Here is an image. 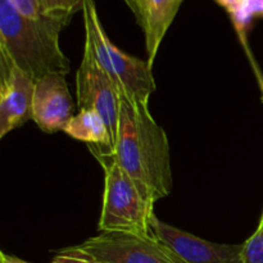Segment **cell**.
Returning <instances> with one entry per match:
<instances>
[{
	"label": "cell",
	"mask_w": 263,
	"mask_h": 263,
	"mask_svg": "<svg viewBox=\"0 0 263 263\" xmlns=\"http://www.w3.org/2000/svg\"><path fill=\"white\" fill-rule=\"evenodd\" d=\"M62 30L26 17L10 0H0V53L35 81L50 73H68L69 61L59 45Z\"/></svg>",
	"instance_id": "7a4b0ae2"
},
{
	"label": "cell",
	"mask_w": 263,
	"mask_h": 263,
	"mask_svg": "<svg viewBox=\"0 0 263 263\" xmlns=\"http://www.w3.org/2000/svg\"><path fill=\"white\" fill-rule=\"evenodd\" d=\"M51 263H94L82 254L77 253V252L72 251L71 248H64L57 252V256L54 257Z\"/></svg>",
	"instance_id": "9a60e30c"
},
{
	"label": "cell",
	"mask_w": 263,
	"mask_h": 263,
	"mask_svg": "<svg viewBox=\"0 0 263 263\" xmlns=\"http://www.w3.org/2000/svg\"><path fill=\"white\" fill-rule=\"evenodd\" d=\"M239 40L247 37V30L256 17H263V0H240L238 7L229 13Z\"/></svg>",
	"instance_id": "4fadbf2b"
},
{
	"label": "cell",
	"mask_w": 263,
	"mask_h": 263,
	"mask_svg": "<svg viewBox=\"0 0 263 263\" xmlns=\"http://www.w3.org/2000/svg\"><path fill=\"white\" fill-rule=\"evenodd\" d=\"M73 110L66 74L50 73L36 81L32 121L41 131L46 134L63 131L74 116Z\"/></svg>",
	"instance_id": "9c48e42d"
},
{
	"label": "cell",
	"mask_w": 263,
	"mask_h": 263,
	"mask_svg": "<svg viewBox=\"0 0 263 263\" xmlns=\"http://www.w3.org/2000/svg\"><path fill=\"white\" fill-rule=\"evenodd\" d=\"M215 2L217 3V4H220L222 8H225L229 13H231L236 7H238L240 0H215Z\"/></svg>",
	"instance_id": "ac0fdd59"
},
{
	"label": "cell",
	"mask_w": 263,
	"mask_h": 263,
	"mask_svg": "<svg viewBox=\"0 0 263 263\" xmlns=\"http://www.w3.org/2000/svg\"><path fill=\"white\" fill-rule=\"evenodd\" d=\"M69 248L94 263H186L153 231L151 234L102 231Z\"/></svg>",
	"instance_id": "5b68a950"
},
{
	"label": "cell",
	"mask_w": 263,
	"mask_h": 263,
	"mask_svg": "<svg viewBox=\"0 0 263 263\" xmlns=\"http://www.w3.org/2000/svg\"><path fill=\"white\" fill-rule=\"evenodd\" d=\"M258 228H259V229H262V230H263V210H262V213H261V218H259Z\"/></svg>",
	"instance_id": "ffe728a7"
},
{
	"label": "cell",
	"mask_w": 263,
	"mask_h": 263,
	"mask_svg": "<svg viewBox=\"0 0 263 263\" xmlns=\"http://www.w3.org/2000/svg\"><path fill=\"white\" fill-rule=\"evenodd\" d=\"M0 263H31L21 259L18 257L12 256V254H7L5 252H0Z\"/></svg>",
	"instance_id": "e0dca14e"
},
{
	"label": "cell",
	"mask_w": 263,
	"mask_h": 263,
	"mask_svg": "<svg viewBox=\"0 0 263 263\" xmlns=\"http://www.w3.org/2000/svg\"><path fill=\"white\" fill-rule=\"evenodd\" d=\"M63 133L74 140L86 143L95 157L112 154L113 141L109 130L102 116L94 110H80L67 123Z\"/></svg>",
	"instance_id": "8fae6325"
},
{
	"label": "cell",
	"mask_w": 263,
	"mask_h": 263,
	"mask_svg": "<svg viewBox=\"0 0 263 263\" xmlns=\"http://www.w3.org/2000/svg\"><path fill=\"white\" fill-rule=\"evenodd\" d=\"M243 263H263V230L257 226L256 231L243 243Z\"/></svg>",
	"instance_id": "5bb4252c"
},
{
	"label": "cell",
	"mask_w": 263,
	"mask_h": 263,
	"mask_svg": "<svg viewBox=\"0 0 263 263\" xmlns=\"http://www.w3.org/2000/svg\"><path fill=\"white\" fill-rule=\"evenodd\" d=\"M76 94L80 110H94L102 116L115 148L120 120V92L94 57L85 49L76 73Z\"/></svg>",
	"instance_id": "8992f818"
},
{
	"label": "cell",
	"mask_w": 263,
	"mask_h": 263,
	"mask_svg": "<svg viewBox=\"0 0 263 263\" xmlns=\"http://www.w3.org/2000/svg\"><path fill=\"white\" fill-rule=\"evenodd\" d=\"M125 2H126V4L128 5V3H130V0H125Z\"/></svg>",
	"instance_id": "44dd1931"
},
{
	"label": "cell",
	"mask_w": 263,
	"mask_h": 263,
	"mask_svg": "<svg viewBox=\"0 0 263 263\" xmlns=\"http://www.w3.org/2000/svg\"><path fill=\"white\" fill-rule=\"evenodd\" d=\"M97 159L104 170V193L98 230L151 234L154 205L146 202L112 157L99 156Z\"/></svg>",
	"instance_id": "277c9868"
},
{
	"label": "cell",
	"mask_w": 263,
	"mask_h": 263,
	"mask_svg": "<svg viewBox=\"0 0 263 263\" xmlns=\"http://www.w3.org/2000/svg\"><path fill=\"white\" fill-rule=\"evenodd\" d=\"M36 81L0 53V139L32 120Z\"/></svg>",
	"instance_id": "52a82bcc"
},
{
	"label": "cell",
	"mask_w": 263,
	"mask_h": 263,
	"mask_svg": "<svg viewBox=\"0 0 263 263\" xmlns=\"http://www.w3.org/2000/svg\"><path fill=\"white\" fill-rule=\"evenodd\" d=\"M151 229L157 238L174 249L186 263H243V244H218L152 217Z\"/></svg>",
	"instance_id": "ba28073f"
},
{
	"label": "cell",
	"mask_w": 263,
	"mask_h": 263,
	"mask_svg": "<svg viewBox=\"0 0 263 263\" xmlns=\"http://www.w3.org/2000/svg\"><path fill=\"white\" fill-rule=\"evenodd\" d=\"M82 15L85 25L84 49L94 57L100 68L112 80L120 97L149 103L151 95L156 90V80L148 61L125 53L110 41L98 14L95 0H84Z\"/></svg>",
	"instance_id": "3957f363"
},
{
	"label": "cell",
	"mask_w": 263,
	"mask_h": 263,
	"mask_svg": "<svg viewBox=\"0 0 263 263\" xmlns=\"http://www.w3.org/2000/svg\"><path fill=\"white\" fill-rule=\"evenodd\" d=\"M18 12L32 20L66 27L82 10L84 0H10Z\"/></svg>",
	"instance_id": "7c38bea8"
},
{
	"label": "cell",
	"mask_w": 263,
	"mask_h": 263,
	"mask_svg": "<svg viewBox=\"0 0 263 263\" xmlns=\"http://www.w3.org/2000/svg\"><path fill=\"white\" fill-rule=\"evenodd\" d=\"M184 0H140L134 15L143 30L148 63L153 68L159 46Z\"/></svg>",
	"instance_id": "30bf717a"
},
{
	"label": "cell",
	"mask_w": 263,
	"mask_h": 263,
	"mask_svg": "<svg viewBox=\"0 0 263 263\" xmlns=\"http://www.w3.org/2000/svg\"><path fill=\"white\" fill-rule=\"evenodd\" d=\"M139 2H140V0H130V3H128V8H130V9L134 12Z\"/></svg>",
	"instance_id": "d6986e66"
},
{
	"label": "cell",
	"mask_w": 263,
	"mask_h": 263,
	"mask_svg": "<svg viewBox=\"0 0 263 263\" xmlns=\"http://www.w3.org/2000/svg\"><path fill=\"white\" fill-rule=\"evenodd\" d=\"M113 159L152 205L168 197L172 170L167 134L149 110V103L121 97Z\"/></svg>",
	"instance_id": "6da1fadb"
},
{
	"label": "cell",
	"mask_w": 263,
	"mask_h": 263,
	"mask_svg": "<svg viewBox=\"0 0 263 263\" xmlns=\"http://www.w3.org/2000/svg\"><path fill=\"white\" fill-rule=\"evenodd\" d=\"M240 43H241V45H243L244 50H246L247 57H248V59H249V63H251L252 68H253L254 76H256L257 82H258L259 89H261L262 100H263V72H262V69L259 68L258 63H257V61H256V58L253 57V54H252L251 48H249V44H248V39H243V40H240Z\"/></svg>",
	"instance_id": "2e32d148"
}]
</instances>
